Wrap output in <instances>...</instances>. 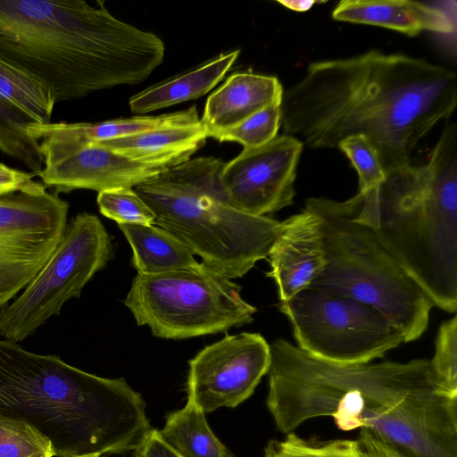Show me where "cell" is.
Segmentation results:
<instances>
[{"label":"cell","instance_id":"obj_11","mask_svg":"<svg viewBox=\"0 0 457 457\" xmlns=\"http://www.w3.org/2000/svg\"><path fill=\"white\" fill-rule=\"evenodd\" d=\"M270 345L259 333L226 336L189 361L187 398L204 412L236 407L269 372Z\"/></svg>","mask_w":457,"mask_h":457},{"label":"cell","instance_id":"obj_34","mask_svg":"<svg viewBox=\"0 0 457 457\" xmlns=\"http://www.w3.org/2000/svg\"><path fill=\"white\" fill-rule=\"evenodd\" d=\"M358 440L364 451L365 457H408L365 429H361Z\"/></svg>","mask_w":457,"mask_h":457},{"label":"cell","instance_id":"obj_6","mask_svg":"<svg viewBox=\"0 0 457 457\" xmlns=\"http://www.w3.org/2000/svg\"><path fill=\"white\" fill-rule=\"evenodd\" d=\"M220 159L204 156L171 166L133 189L161 227L185 244L202 263L229 279L241 278L268 258L280 222L228 204Z\"/></svg>","mask_w":457,"mask_h":457},{"label":"cell","instance_id":"obj_28","mask_svg":"<svg viewBox=\"0 0 457 457\" xmlns=\"http://www.w3.org/2000/svg\"><path fill=\"white\" fill-rule=\"evenodd\" d=\"M281 125V104H271L250 116L236 127L214 135L220 142L241 144L244 148H256L275 138Z\"/></svg>","mask_w":457,"mask_h":457},{"label":"cell","instance_id":"obj_30","mask_svg":"<svg viewBox=\"0 0 457 457\" xmlns=\"http://www.w3.org/2000/svg\"><path fill=\"white\" fill-rule=\"evenodd\" d=\"M432 372L447 394L457 396V316L444 321L437 331L435 353L429 360Z\"/></svg>","mask_w":457,"mask_h":457},{"label":"cell","instance_id":"obj_17","mask_svg":"<svg viewBox=\"0 0 457 457\" xmlns=\"http://www.w3.org/2000/svg\"><path fill=\"white\" fill-rule=\"evenodd\" d=\"M283 87L273 76L237 72L207 99L201 122L207 137L230 129L271 104H281Z\"/></svg>","mask_w":457,"mask_h":457},{"label":"cell","instance_id":"obj_33","mask_svg":"<svg viewBox=\"0 0 457 457\" xmlns=\"http://www.w3.org/2000/svg\"><path fill=\"white\" fill-rule=\"evenodd\" d=\"M134 451V457H181L162 438L160 431L153 428Z\"/></svg>","mask_w":457,"mask_h":457},{"label":"cell","instance_id":"obj_23","mask_svg":"<svg viewBox=\"0 0 457 457\" xmlns=\"http://www.w3.org/2000/svg\"><path fill=\"white\" fill-rule=\"evenodd\" d=\"M204 414L187 398L183 409L167 417L160 434L181 457H233L212 433Z\"/></svg>","mask_w":457,"mask_h":457},{"label":"cell","instance_id":"obj_3","mask_svg":"<svg viewBox=\"0 0 457 457\" xmlns=\"http://www.w3.org/2000/svg\"><path fill=\"white\" fill-rule=\"evenodd\" d=\"M164 50L159 37L102 2L0 0V58L38 79L56 103L140 83Z\"/></svg>","mask_w":457,"mask_h":457},{"label":"cell","instance_id":"obj_9","mask_svg":"<svg viewBox=\"0 0 457 457\" xmlns=\"http://www.w3.org/2000/svg\"><path fill=\"white\" fill-rule=\"evenodd\" d=\"M111 237L94 214H77L43 268L15 300L0 310V337L20 342L31 336L83 287L112 255Z\"/></svg>","mask_w":457,"mask_h":457},{"label":"cell","instance_id":"obj_16","mask_svg":"<svg viewBox=\"0 0 457 457\" xmlns=\"http://www.w3.org/2000/svg\"><path fill=\"white\" fill-rule=\"evenodd\" d=\"M338 21L378 26L408 36L456 32V15L427 3L405 0H343L332 12Z\"/></svg>","mask_w":457,"mask_h":457},{"label":"cell","instance_id":"obj_29","mask_svg":"<svg viewBox=\"0 0 457 457\" xmlns=\"http://www.w3.org/2000/svg\"><path fill=\"white\" fill-rule=\"evenodd\" d=\"M337 148L349 159L359 176V192L370 193L384 182L386 172L372 142L362 135L343 139Z\"/></svg>","mask_w":457,"mask_h":457},{"label":"cell","instance_id":"obj_12","mask_svg":"<svg viewBox=\"0 0 457 457\" xmlns=\"http://www.w3.org/2000/svg\"><path fill=\"white\" fill-rule=\"evenodd\" d=\"M303 147L297 138L282 135L260 147L244 148L220 170V183L227 203L255 216L293 204Z\"/></svg>","mask_w":457,"mask_h":457},{"label":"cell","instance_id":"obj_31","mask_svg":"<svg viewBox=\"0 0 457 457\" xmlns=\"http://www.w3.org/2000/svg\"><path fill=\"white\" fill-rule=\"evenodd\" d=\"M100 212L118 224H154L155 215L133 188H116L98 193Z\"/></svg>","mask_w":457,"mask_h":457},{"label":"cell","instance_id":"obj_18","mask_svg":"<svg viewBox=\"0 0 457 457\" xmlns=\"http://www.w3.org/2000/svg\"><path fill=\"white\" fill-rule=\"evenodd\" d=\"M63 231L0 238V310L36 277Z\"/></svg>","mask_w":457,"mask_h":457},{"label":"cell","instance_id":"obj_35","mask_svg":"<svg viewBox=\"0 0 457 457\" xmlns=\"http://www.w3.org/2000/svg\"><path fill=\"white\" fill-rule=\"evenodd\" d=\"M278 3L289 10L303 12L309 11L315 4L323 2L316 0H279Z\"/></svg>","mask_w":457,"mask_h":457},{"label":"cell","instance_id":"obj_21","mask_svg":"<svg viewBox=\"0 0 457 457\" xmlns=\"http://www.w3.org/2000/svg\"><path fill=\"white\" fill-rule=\"evenodd\" d=\"M132 252L139 274L155 275L201 265L192 251L166 229L154 224H118Z\"/></svg>","mask_w":457,"mask_h":457},{"label":"cell","instance_id":"obj_36","mask_svg":"<svg viewBox=\"0 0 457 457\" xmlns=\"http://www.w3.org/2000/svg\"><path fill=\"white\" fill-rule=\"evenodd\" d=\"M79 457H102V455H85V456H79Z\"/></svg>","mask_w":457,"mask_h":457},{"label":"cell","instance_id":"obj_26","mask_svg":"<svg viewBox=\"0 0 457 457\" xmlns=\"http://www.w3.org/2000/svg\"><path fill=\"white\" fill-rule=\"evenodd\" d=\"M263 457H365V453L359 440L317 441L290 432L283 440L270 441Z\"/></svg>","mask_w":457,"mask_h":457},{"label":"cell","instance_id":"obj_8","mask_svg":"<svg viewBox=\"0 0 457 457\" xmlns=\"http://www.w3.org/2000/svg\"><path fill=\"white\" fill-rule=\"evenodd\" d=\"M124 303L139 326L167 339L238 328L253 322L257 311L243 299L239 286L202 262L195 269L137 273Z\"/></svg>","mask_w":457,"mask_h":457},{"label":"cell","instance_id":"obj_22","mask_svg":"<svg viewBox=\"0 0 457 457\" xmlns=\"http://www.w3.org/2000/svg\"><path fill=\"white\" fill-rule=\"evenodd\" d=\"M207 137L201 122L158 129L97 145L143 161L176 159L185 162L204 145Z\"/></svg>","mask_w":457,"mask_h":457},{"label":"cell","instance_id":"obj_20","mask_svg":"<svg viewBox=\"0 0 457 457\" xmlns=\"http://www.w3.org/2000/svg\"><path fill=\"white\" fill-rule=\"evenodd\" d=\"M239 54V50L223 54L187 73L140 92L129 100L131 112L144 114L199 98L223 79Z\"/></svg>","mask_w":457,"mask_h":457},{"label":"cell","instance_id":"obj_5","mask_svg":"<svg viewBox=\"0 0 457 457\" xmlns=\"http://www.w3.org/2000/svg\"><path fill=\"white\" fill-rule=\"evenodd\" d=\"M361 194L359 219L446 312L457 310V124L446 125L424 164L389 169ZM360 193V192H359Z\"/></svg>","mask_w":457,"mask_h":457},{"label":"cell","instance_id":"obj_15","mask_svg":"<svg viewBox=\"0 0 457 457\" xmlns=\"http://www.w3.org/2000/svg\"><path fill=\"white\" fill-rule=\"evenodd\" d=\"M280 302L307 288L325 266L320 218L303 209L280 222L278 234L268 255Z\"/></svg>","mask_w":457,"mask_h":457},{"label":"cell","instance_id":"obj_24","mask_svg":"<svg viewBox=\"0 0 457 457\" xmlns=\"http://www.w3.org/2000/svg\"><path fill=\"white\" fill-rule=\"evenodd\" d=\"M0 97L30 122H51L56 102L50 90L35 77L2 58Z\"/></svg>","mask_w":457,"mask_h":457},{"label":"cell","instance_id":"obj_1","mask_svg":"<svg viewBox=\"0 0 457 457\" xmlns=\"http://www.w3.org/2000/svg\"><path fill=\"white\" fill-rule=\"evenodd\" d=\"M270 354L266 403L280 432L327 416L408 457H457V396L440 387L428 359L336 363L283 338Z\"/></svg>","mask_w":457,"mask_h":457},{"label":"cell","instance_id":"obj_7","mask_svg":"<svg viewBox=\"0 0 457 457\" xmlns=\"http://www.w3.org/2000/svg\"><path fill=\"white\" fill-rule=\"evenodd\" d=\"M362 195L343 201L306 200L320 220L325 266L307 288L345 295L379 310L401 331L403 342L426 331L434 303L388 252L374 229L359 219Z\"/></svg>","mask_w":457,"mask_h":457},{"label":"cell","instance_id":"obj_14","mask_svg":"<svg viewBox=\"0 0 457 457\" xmlns=\"http://www.w3.org/2000/svg\"><path fill=\"white\" fill-rule=\"evenodd\" d=\"M201 123L197 110H187L158 116H135L101 122H29L27 131L38 143L44 163L69 156L81 148L104 141L158 129Z\"/></svg>","mask_w":457,"mask_h":457},{"label":"cell","instance_id":"obj_2","mask_svg":"<svg viewBox=\"0 0 457 457\" xmlns=\"http://www.w3.org/2000/svg\"><path fill=\"white\" fill-rule=\"evenodd\" d=\"M456 105L454 71L370 50L310 63L283 93L281 124L309 149L337 148L343 139L362 135L386 171L410 163L418 145Z\"/></svg>","mask_w":457,"mask_h":457},{"label":"cell","instance_id":"obj_4","mask_svg":"<svg viewBox=\"0 0 457 457\" xmlns=\"http://www.w3.org/2000/svg\"><path fill=\"white\" fill-rule=\"evenodd\" d=\"M0 417L32 426L55 457L135 450L151 429L145 401L123 378L96 376L6 339H0Z\"/></svg>","mask_w":457,"mask_h":457},{"label":"cell","instance_id":"obj_10","mask_svg":"<svg viewBox=\"0 0 457 457\" xmlns=\"http://www.w3.org/2000/svg\"><path fill=\"white\" fill-rule=\"evenodd\" d=\"M279 310L291 323L297 346L325 361L367 363L403 342L379 310L356 299L305 288Z\"/></svg>","mask_w":457,"mask_h":457},{"label":"cell","instance_id":"obj_27","mask_svg":"<svg viewBox=\"0 0 457 457\" xmlns=\"http://www.w3.org/2000/svg\"><path fill=\"white\" fill-rule=\"evenodd\" d=\"M0 457H55L51 442L23 421L0 417Z\"/></svg>","mask_w":457,"mask_h":457},{"label":"cell","instance_id":"obj_32","mask_svg":"<svg viewBox=\"0 0 457 457\" xmlns=\"http://www.w3.org/2000/svg\"><path fill=\"white\" fill-rule=\"evenodd\" d=\"M35 174L0 163V195L15 192L43 193L46 187L33 179Z\"/></svg>","mask_w":457,"mask_h":457},{"label":"cell","instance_id":"obj_19","mask_svg":"<svg viewBox=\"0 0 457 457\" xmlns=\"http://www.w3.org/2000/svg\"><path fill=\"white\" fill-rule=\"evenodd\" d=\"M69 204L56 193L0 195V238L64 230Z\"/></svg>","mask_w":457,"mask_h":457},{"label":"cell","instance_id":"obj_25","mask_svg":"<svg viewBox=\"0 0 457 457\" xmlns=\"http://www.w3.org/2000/svg\"><path fill=\"white\" fill-rule=\"evenodd\" d=\"M30 121L0 97V152L25 164L38 175L44 160L38 143L28 133Z\"/></svg>","mask_w":457,"mask_h":457},{"label":"cell","instance_id":"obj_13","mask_svg":"<svg viewBox=\"0 0 457 457\" xmlns=\"http://www.w3.org/2000/svg\"><path fill=\"white\" fill-rule=\"evenodd\" d=\"M182 161L170 159L143 161L103 145H87L62 159L44 163L37 175L46 187L56 194L75 189L99 192L116 188H134Z\"/></svg>","mask_w":457,"mask_h":457}]
</instances>
